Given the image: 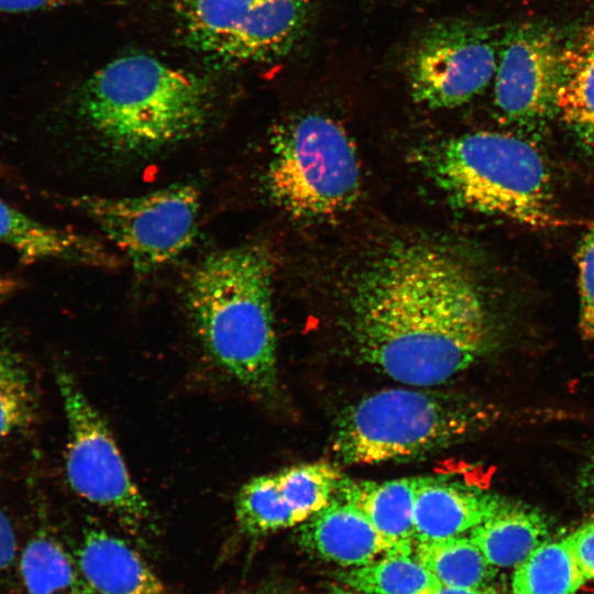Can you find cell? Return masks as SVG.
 <instances>
[{
  "label": "cell",
  "mask_w": 594,
  "mask_h": 594,
  "mask_svg": "<svg viewBox=\"0 0 594 594\" xmlns=\"http://www.w3.org/2000/svg\"><path fill=\"white\" fill-rule=\"evenodd\" d=\"M351 333L362 361L413 387H435L488 349L491 321L471 268L442 246L400 243L375 258L351 296Z\"/></svg>",
  "instance_id": "cell-1"
},
{
  "label": "cell",
  "mask_w": 594,
  "mask_h": 594,
  "mask_svg": "<svg viewBox=\"0 0 594 594\" xmlns=\"http://www.w3.org/2000/svg\"><path fill=\"white\" fill-rule=\"evenodd\" d=\"M186 304L211 360L260 399L277 392L273 263L260 245L213 252L189 274Z\"/></svg>",
  "instance_id": "cell-2"
},
{
  "label": "cell",
  "mask_w": 594,
  "mask_h": 594,
  "mask_svg": "<svg viewBox=\"0 0 594 594\" xmlns=\"http://www.w3.org/2000/svg\"><path fill=\"white\" fill-rule=\"evenodd\" d=\"M79 110L112 147L146 153L196 134L207 120L209 91L191 73L132 54L85 82Z\"/></svg>",
  "instance_id": "cell-3"
},
{
  "label": "cell",
  "mask_w": 594,
  "mask_h": 594,
  "mask_svg": "<svg viewBox=\"0 0 594 594\" xmlns=\"http://www.w3.org/2000/svg\"><path fill=\"white\" fill-rule=\"evenodd\" d=\"M490 420L475 402L426 388H386L344 408L331 450L343 464L405 462L448 449Z\"/></svg>",
  "instance_id": "cell-4"
},
{
  "label": "cell",
  "mask_w": 594,
  "mask_h": 594,
  "mask_svg": "<svg viewBox=\"0 0 594 594\" xmlns=\"http://www.w3.org/2000/svg\"><path fill=\"white\" fill-rule=\"evenodd\" d=\"M429 161L438 185L462 207L534 228L566 224L554 210L547 165L526 140L468 133L441 144Z\"/></svg>",
  "instance_id": "cell-5"
},
{
  "label": "cell",
  "mask_w": 594,
  "mask_h": 594,
  "mask_svg": "<svg viewBox=\"0 0 594 594\" xmlns=\"http://www.w3.org/2000/svg\"><path fill=\"white\" fill-rule=\"evenodd\" d=\"M360 177L355 148L331 118L308 113L274 132L268 191L293 218L318 220L346 211L358 198Z\"/></svg>",
  "instance_id": "cell-6"
},
{
  "label": "cell",
  "mask_w": 594,
  "mask_h": 594,
  "mask_svg": "<svg viewBox=\"0 0 594 594\" xmlns=\"http://www.w3.org/2000/svg\"><path fill=\"white\" fill-rule=\"evenodd\" d=\"M69 204L88 217L138 273L173 262L197 234L200 194L190 184H175L141 196L81 195Z\"/></svg>",
  "instance_id": "cell-7"
},
{
  "label": "cell",
  "mask_w": 594,
  "mask_h": 594,
  "mask_svg": "<svg viewBox=\"0 0 594 594\" xmlns=\"http://www.w3.org/2000/svg\"><path fill=\"white\" fill-rule=\"evenodd\" d=\"M67 421L66 476L81 498L109 512L130 529L151 520L148 503L133 482L106 421L73 375L56 369Z\"/></svg>",
  "instance_id": "cell-8"
},
{
  "label": "cell",
  "mask_w": 594,
  "mask_h": 594,
  "mask_svg": "<svg viewBox=\"0 0 594 594\" xmlns=\"http://www.w3.org/2000/svg\"><path fill=\"white\" fill-rule=\"evenodd\" d=\"M499 48L493 32L469 21H447L428 29L408 66L414 99L432 109L455 108L494 79Z\"/></svg>",
  "instance_id": "cell-9"
},
{
  "label": "cell",
  "mask_w": 594,
  "mask_h": 594,
  "mask_svg": "<svg viewBox=\"0 0 594 594\" xmlns=\"http://www.w3.org/2000/svg\"><path fill=\"white\" fill-rule=\"evenodd\" d=\"M561 43L549 28L522 24L502 41L494 102L508 121L532 127L557 112Z\"/></svg>",
  "instance_id": "cell-10"
},
{
  "label": "cell",
  "mask_w": 594,
  "mask_h": 594,
  "mask_svg": "<svg viewBox=\"0 0 594 594\" xmlns=\"http://www.w3.org/2000/svg\"><path fill=\"white\" fill-rule=\"evenodd\" d=\"M299 544L324 561L353 569L396 549L353 504L333 497L299 525Z\"/></svg>",
  "instance_id": "cell-11"
},
{
  "label": "cell",
  "mask_w": 594,
  "mask_h": 594,
  "mask_svg": "<svg viewBox=\"0 0 594 594\" xmlns=\"http://www.w3.org/2000/svg\"><path fill=\"white\" fill-rule=\"evenodd\" d=\"M504 502L498 495L463 483L420 477L414 506L415 543L463 536L491 517Z\"/></svg>",
  "instance_id": "cell-12"
},
{
  "label": "cell",
  "mask_w": 594,
  "mask_h": 594,
  "mask_svg": "<svg viewBox=\"0 0 594 594\" xmlns=\"http://www.w3.org/2000/svg\"><path fill=\"white\" fill-rule=\"evenodd\" d=\"M75 559L95 594H167L140 553L106 530L85 532Z\"/></svg>",
  "instance_id": "cell-13"
},
{
  "label": "cell",
  "mask_w": 594,
  "mask_h": 594,
  "mask_svg": "<svg viewBox=\"0 0 594 594\" xmlns=\"http://www.w3.org/2000/svg\"><path fill=\"white\" fill-rule=\"evenodd\" d=\"M0 244L10 248L23 263L66 261L113 265L116 258L90 237L47 226L0 198Z\"/></svg>",
  "instance_id": "cell-14"
},
{
  "label": "cell",
  "mask_w": 594,
  "mask_h": 594,
  "mask_svg": "<svg viewBox=\"0 0 594 594\" xmlns=\"http://www.w3.org/2000/svg\"><path fill=\"white\" fill-rule=\"evenodd\" d=\"M306 14L307 0H260L219 59L260 62L285 53L300 35Z\"/></svg>",
  "instance_id": "cell-15"
},
{
  "label": "cell",
  "mask_w": 594,
  "mask_h": 594,
  "mask_svg": "<svg viewBox=\"0 0 594 594\" xmlns=\"http://www.w3.org/2000/svg\"><path fill=\"white\" fill-rule=\"evenodd\" d=\"M419 479L377 482L343 477L334 496L358 507L396 549L413 550L414 506Z\"/></svg>",
  "instance_id": "cell-16"
},
{
  "label": "cell",
  "mask_w": 594,
  "mask_h": 594,
  "mask_svg": "<svg viewBox=\"0 0 594 594\" xmlns=\"http://www.w3.org/2000/svg\"><path fill=\"white\" fill-rule=\"evenodd\" d=\"M556 110L585 144L594 145V26L561 43Z\"/></svg>",
  "instance_id": "cell-17"
},
{
  "label": "cell",
  "mask_w": 594,
  "mask_h": 594,
  "mask_svg": "<svg viewBox=\"0 0 594 594\" xmlns=\"http://www.w3.org/2000/svg\"><path fill=\"white\" fill-rule=\"evenodd\" d=\"M469 537L496 569L516 568L549 539V529L537 510L505 501Z\"/></svg>",
  "instance_id": "cell-18"
},
{
  "label": "cell",
  "mask_w": 594,
  "mask_h": 594,
  "mask_svg": "<svg viewBox=\"0 0 594 594\" xmlns=\"http://www.w3.org/2000/svg\"><path fill=\"white\" fill-rule=\"evenodd\" d=\"M16 564L28 594H95L75 556L46 532L26 542Z\"/></svg>",
  "instance_id": "cell-19"
},
{
  "label": "cell",
  "mask_w": 594,
  "mask_h": 594,
  "mask_svg": "<svg viewBox=\"0 0 594 594\" xmlns=\"http://www.w3.org/2000/svg\"><path fill=\"white\" fill-rule=\"evenodd\" d=\"M359 594H436L442 585L413 550H393L342 575Z\"/></svg>",
  "instance_id": "cell-20"
},
{
  "label": "cell",
  "mask_w": 594,
  "mask_h": 594,
  "mask_svg": "<svg viewBox=\"0 0 594 594\" xmlns=\"http://www.w3.org/2000/svg\"><path fill=\"white\" fill-rule=\"evenodd\" d=\"M260 0H178L182 31L196 50L217 59Z\"/></svg>",
  "instance_id": "cell-21"
},
{
  "label": "cell",
  "mask_w": 594,
  "mask_h": 594,
  "mask_svg": "<svg viewBox=\"0 0 594 594\" xmlns=\"http://www.w3.org/2000/svg\"><path fill=\"white\" fill-rule=\"evenodd\" d=\"M585 582L568 536L547 540L515 568L516 594H576Z\"/></svg>",
  "instance_id": "cell-22"
},
{
  "label": "cell",
  "mask_w": 594,
  "mask_h": 594,
  "mask_svg": "<svg viewBox=\"0 0 594 594\" xmlns=\"http://www.w3.org/2000/svg\"><path fill=\"white\" fill-rule=\"evenodd\" d=\"M414 552L446 587L486 588L496 574L470 537L416 542Z\"/></svg>",
  "instance_id": "cell-23"
},
{
  "label": "cell",
  "mask_w": 594,
  "mask_h": 594,
  "mask_svg": "<svg viewBox=\"0 0 594 594\" xmlns=\"http://www.w3.org/2000/svg\"><path fill=\"white\" fill-rule=\"evenodd\" d=\"M234 512L240 530L250 537L300 525L278 487L275 473L244 483L237 494Z\"/></svg>",
  "instance_id": "cell-24"
},
{
  "label": "cell",
  "mask_w": 594,
  "mask_h": 594,
  "mask_svg": "<svg viewBox=\"0 0 594 594\" xmlns=\"http://www.w3.org/2000/svg\"><path fill=\"white\" fill-rule=\"evenodd\" d=\"M275 476L300 524L332 501L343 479L339 468L326 461L292 465Z\"/></svg>",
  "instance_id": "cell-25"
},
{
  "label": "cell",
  "mask_w": 594,
  "mask_h": 594,
  "mask_svg": "<svg viewBox=\"0 0 594 594\" xmlns=\"http://www.w3.org/2000/svg\"><path fill=\"white\" fill-rule=\"evenodd\" d=\"M37 403L21 355L0 340V441L31 427Z\"/></svg>",
  "instance_id": "cell-26"
},
{
  "label": "cell",
  "mask_w": 594,
  "mask_h": 594,
  "mask_svg": "<svg viewBox=\"0 0 594 594\" xmlns=\"http://www.w3.org/2000/svg\"><path fill=\"white\" fill-rule=\"evenodd\" d=\"M579 268V331L583 340L594 339V219L576 254Z\"/></svg>",
  "instance_id": "cell-27"
},
{
  "label": "cell",
  "mask_w": 594,
  "mask_h": 594,
  "mask_svg": "<svg viewBox=\"0 0 594 594\" xmlns=\"http://www.w3.org/2000/svg\"><path fill=\"white\" fill-rule=\"evenodd\" d=\"M568 539L585 581L594 580V519L584 522Z\"/></svg>",
  "instance_id": "cell-28"
},
{
  "label": "cell",
  "mask_w": 594,
  "mask_h": 594,
  "mask_svg": "<svg viewBox=\"0 0 594 594\" xmlns=\"http://www.w3.org/2000/svg\"><path fill=\"white\" fill-rule=\"evenodd\" d=\"M16 540L13 527L0 508V576L11 570L18 562Z\"/></svg>",
  "instance_id": "cell-29"
},
{
  "label": "cell",
  "mask_w": 594,
  "mask_h": 594,
  "mask_svg": "<svg viewBox=\"0 0 594 594\" xmlns=\"http://www.w3.org/2000/svg\"><path fill=\"white\" fill-rule=\"evenodd\" d=\"M65 0H0V14L24 13L59 7Z\"/></svg>",
  "instance_id": "cell-30"
},
{
  "label": "cell",
  "mask_w": 594,
  "mask_h": 594,
  "mask_svg": "<svg viewBox=\"0 0 594 594\" xmlns=\"http://www.w3.org/2000/svg\"><path fill=\"white\" fill-rule=\"evenodd\" d=\"M578 485L583 496L594 505V453L582 466L579 473Z\"/></svg>",
  "instance_id": "cell-31"
},
{
  "label": "cell",
  "mask_w": 594,
  "mask_h": 594,
  "mask_svg": "<svg viewBox=\"0 0 594 594\" xmlns=\"http://www.w3.org/2000/svg\"><path fill=\"white\" fill-rule=\"evenodd\" d=\"M334 594H359L346 587L336 588ZM436 594H496L492 590L486 588H457L442 586Z\"/></svg>",
  "instance_id": "cell-32"
},
{
  "label": "cell",
  "mask_w": 594,
  "mask_h": 594,
  "mask_svg": "<svg viewBox=\"0 0 594 594\" xmlns=\"http://www.w3.org/2000/svg\"><path fill=\"white\" fill-rule=\"evenodd\" d=\"M21 288V280L11 276L0 274V301L9 298Z\"/></svg>",
  "instance_id": "cell-33"
},
{
  "label": "cell",
  "mask_w": 594,
  "mask_h": 594,
  "mask_svg": "<svg viewBox=\"0 0 594 594\" xmlns=\"http://www.w3.org/2000/svg\"><path fill=\"white\" fill-rule=\"evenodd\" d=\"M245 594H279V593L275 591H271V590H257V591H252Z\"/></svg>",
  "instance_id": "cell-34"
},
{
  "label": "cell",
  "mask_w": 594,
  "mask_h": 594,
  "mask_svg": "<svg viewBox=\"0 0 594 594\" xmlns=\"http://www.w3.org/2000/svg\"><path fill=\"white\" fill-rule=\"evenodd\" d=\"M513 594H516V593H513Z\"/></svg>",
  "instance_id": "cell-35"
}]
</instances>
